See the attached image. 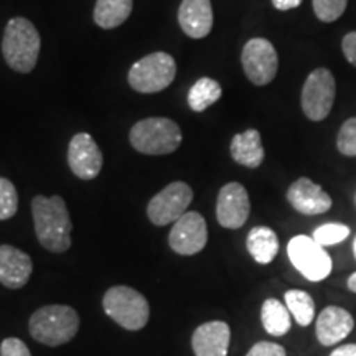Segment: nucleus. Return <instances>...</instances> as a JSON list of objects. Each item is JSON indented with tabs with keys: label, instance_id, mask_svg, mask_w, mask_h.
Listing matches in <instances>:
<instances>
[{
	"label": "nucleus",
	"instance_id": "c85d7f7f",
	"mask_svg": "<svg viewBox=\"0 0 356 356\" xmlns=\"http://www.w3.org/2000/svg\"><path fill=\"white\" fill-rule=\"evenodd\" d=\"M0 356H32V353L19 338H6L0 345Z\"/></svg>",
	"mask_w": 356,
	"mask_h": 356
},
{
	"label": "nucleus",
	"instance_id": "f704fd0d",
	"mask_svg": "<svg viewBox=\"0 0 356 356\" xmlns=\"http://www.w3.org/2000/svg\"><path fill=\"white\" fill-rule=\"evenodd\" d=\"M353 252H355V259H356V238H355V241H353Z\"/></svg>",
	"mask_w": 356,
	"mask_h": 356
},
{
	"label": "nucleus",
	"instance_id": "393cba45",
	"mask_svg": "<svg viewBox=\"0 0 356 356\" xmlns=\"http://www.w3.org/2000/svg\"><path fill=\"white\" fill-rule=\"evenodd\" d=\"M350 233L351 231L348 226L341 225V222H325V225L318 226V228L314 231L312 238H314L320 246L327 248L343 243L350 236Z\"/></svg>",
	"mask_w": 356,
	"mask_h": 356
},
{
	"label": "nucleus",
	"instance_id": "1a4fd4ad",
	"mask_svg": "<svg viewBox=\"0 0 356 356\" xmlns=\"http://www.w3.org/2000/svg\"><path fill=\"white\" fill-rule=\"evenodd\" d=\"M241 63L248 79L256 86L269 84L279 70L277 51L266 38H251L244 44Z\"/></svg>",
	"mask_w": 356,
	"mask_h": 356
},
{
	"label": "nucleus",
	"instance_id": "412c9836",
	"mask_svg": "<svg viewBox=\"0 0 356 356\" xmlns=\"http://www.w3.org/2000/svg\"><path fill=\"white\" fill-rule=\"evenodd\" d=\"M261 322L273 337H284L292 327V315L287 305L277 299H267L261 307Z\"/></svg>",
	"mask_w": 356,
	"mask_h": 356
},
{
	"label": "nucleus",
	"instance_id": "473e14b6",
	"mask_svg": "<svg viewBox=\"0 0 356 356\" xmlns=\"http://www.w3.org/2000/svg\"><path fill=\"white\" fill-rule=\"evenodd\" d=\"M330 356H356V343L338 346L330 353Z\"/></svg>",
	"mask_w": 356,
	"mask_h": 356
},
{
	"label": "nucleus",
	"instance_id": "39448f33",
	"mask_svg": "<svg viewBox=\"0 0 356 356\" xmlns=\"http://www.w3.org/2000/svg\"><path fill=\"white\" fill-rule=\"evenodd\" d=\"M102 307H104L106 314L126 330H140L149 322V302L140 292L132 287H111L102 299Z\"/></svg>",
	"mask_w": 356,
	"mask_h": 356
},
{
	"label": "nucleus",
	"instance_id": "6ab92c4d",
	"mask_svg": "<svg viewBox=\"0 0 356 356\" xmlns=\"http://www.w3.org/2000/svg\"><path fill=\"white\" fill-rule=\"evenodd\" d=\"M231 157L239 165L248 168H257L264 162V147H262L261 134L256 129H248L241 134H236L229 145Z\"/></svg>",
	"mask_w": 356,
	"mask_h": 356
},
{
	"label": "nucleus",
	"instance_id": "f3484780",
	"mask_svg": "<svg viewBox=\"0 0 356 356\" xmlns=\"http://www.w3.org/2000/svg\"><path fill=\"white\" fill-rule=\"evenodd\" d=\"M229 341V325L221 320L200 325L191 337V346L197 356H228Z\"/></svg>",
	"mask_w": 356,
	"mask_h": 356
},
{
	"label": "nucleus",
	"instance_id": "4be33fe9",
	"mask_svg": "<svg viewBox=\"0 0 356 356\" xmlns=\"http://www.w3.org/2000/svg\"><path fill=\"white\" fill-rule=\"evenodd\" d=\"M132 12V0H97L95 7V22L104 30L118 29Z\"/></svg>",
	"mask_w": 356,
	"mask_h": 356
},
{
	"label": "nucleus",
	"instance_id": "b1692460",
	"mask_svg": "<svg viewBox=\"0 0 356 356\" xmlns=\"http://www.w3.org/2000/svg\"><path fill=\"white\" fill-rule=\"evenodd\" d=\"M284 302H286L289 312L300 327H309L315 318V302L310 293L299 289H291L284 293Z\"/></svg>",
	"mask_w": 356,
	"mask_h": 356
},
{
	"label": "nucleus",
	"instance_id": "c756f323",
	"mask_svg": "<svg viewBox=\"0 0 356 356\" xmlns=\"http://www.w3.org/2000/svg\"><path fill=\"white\" fill-rule=\"evenodd\" d=\"M246 356H287L284 346L273 341H257L251 350L248 351Z\"/></svg>",
	"mask_w": 356,
	"mask_h": 356
},
{
	"label": "nucleus",
	"instance_id": "a878e982",
	"mask_svg": "<svg viewBox=\"0 0 356 356\" xmlns=\"http://www.w3.org/2000/svg\"><path fill=\"white\" fill-rule=\"evenodd\" d=\"M19 210V193L10 180L0 177V221L10 220Z\"/></svg>",
	"mask_w": 356,
	"mask_h": 356
},
{
	"label": "nucleus",
	"instance_id": "a211bd4d",
	"mask_svg": "<svg viewBox=\"0 0 356 356\" xmlns=\"http://www.w3.org/2000/svg\"><path fill=\"white\" fill-rule=\"evenodd\" d=\"M178 24L190 38L202 40L208 37L213 29L211 0H181Z\"/></svg>",
	"mask_w": 356,
	"mask_h": 356
},
{
	"label": "nucleus",
	"instance_id": "4468645a",
	"mask_svg": "<svg viewBox=\"0 0 356 356\" xmlns=\"http://www.w3.org/2000/svg\"><path fill=\"white\" fill-rule=\"evenodd\" d=\"M287 202L296 211L307 216L323 215L332 208V197L310 178H297L287 190Z\"/></svg>",
	"mask_w": 356,
	"mask_h": 356
},
{
	"label": "nucleus",
	"instance_id": "2f4dec72",
	"mask_svg": "<svg viewBox=\"0 0 356 356\" xmlns=\"http://www.w3.org/2000/svg\"><path fill=\"white\" fill-rule=\"evenodd\" d=\"M302 3V0H273V6L280 12L292 10V8H297Z\"/></svg>",
	"mask_w": 356,
	"mask_h": 356
},
{
	"label": "nucleus",
	"instance_id": "dca6fc26",
	"mask_svg": "<svg viewBox=\"0 0 356 356\" xmlns=\"http://www.w3.org/2000/svg\"><path fill=\"white\" fill-rule=\"evenodd\" d=\"M33 262L26 252L3 244L0 246V284L7 289H22L29 282Z\"/></svg>",
	"mask_w": 356,
	"mask_h": 356
},
{
	"label": "nucleus",
	"instance_id": "7c9ffc66",
	"mask_svg": "<svg viewBox=\"0 0 356 356\" xmlns=\"http://www.w3.org/2000/svg\"><path fill=\"white\" fill-rule=\"evenodd\" d=\"M341 50L350 65H353L356 68V32H350L343 37L341 42Z\"/></svg>",
	"mask_w": 356,
	"mask_h": 356
},
{
	"label": "nucleus",
	"instance_id": "f03ea898",
	"mask_svg": "<svg viewBox=\"0 0 356 356\" xmlns=\"http://www.w3.org/2000/svg\"><path fill=\"white\" fill-rule=\"evenodd\" d=\"M40 47L38 30L30 20L15 17L8 22L3 32L2 53L7 65L19 73H30L37 65Z\"/></svg>",
	"mask_w": 356,
	"mask_h": 356
},
{
	"label": "nucleus",
	"instance_id": "0eeeda50",
	"mask_svg": "<svg viewBox=\"0 0 356 356\" xmlns=\"http://www.w3.org/2000/svg\"><path fill=\"white\" fill-rule=\"evenodd\" d=\"M287 256L292 266L310 282H322L332 274V256L312 236H293L287 244Z\"/></svg>",
	"mask_w": 356,
	"mask_h": 356
},
{
	"label": "nucleus",
	"instance_id": "cd10ccee",
	"mask_svg": "<svg viewBox=\"0 0 356 356\" xmlns=\"http://www.w3.org/2000/svg\"><path fill=\"white\" fill-rule=\"evenodd\" d=\"M338 152L345 157H356V118H350L337 137Z\"/></svg>",
	"mask_w": 356,
	"mask_h": 356
},
{
	"label": "nucleus",
	"instance_id": "2eb2a0df",
	"mask_svg": "<svg viewBox=\"0 0 356 356\" xmlns=\"http://www.w3.org/2000/svg\"><path fill=\"white\" fill-rule=\"evenodd\" d=\"M355 328L353 315L346 309L337 305H328L320 312L315 323V332L320 345L333 346L340 343L350 335L351 330Z\"/></svg>",
	"mask_w": 356,
	"mask_h": 356
},
{
	"label": "nucleus",
	"instance_id": "20e7f679",
	"mask_svg": "<svg viewBox=\"0 0 356 356\" xmlns=\"http://www.w3.org/2000/svg\"><path fill=\"white\" fill-rule=\"evenodd\" d=\"M181 131L177 122L167 118H149L131 129L129 140L137 152L145 155H167L181 144Z\"/></svg>",
	"mask_w": 356,
	"mask_h": 356
},
{
	"label": "nucleus",
	"instance_id": "bb28decb",
	"mask_svg": "<svg viewBox=\"0 0 356 356\" xmlns=\"http://www.w3.org/2000/svg\"><path fill=\"white\" fill-rule=\"evenodd\" d=\"M346 6H348V0H312L315 15L325 24H332L340 19L346 10Z\"/></svg>",
	"mask_w": 356,
	"mask_h": 356
},
{
	"label": "nucleus",
	"instance_id": "6e6552de",
	"mask_svg": "<svg viewBox=\"0 0 356 356\" xmlns=\"http://www.w3.org/2000/svg\"><path fill=\"white\" fill-rule=\"evenodd\" d=\"M337 96V83L333 73L327 68H317L307 76L302 88L300 104L307 119L314 122L328 118Z\"/></svg>",
	"mask_w": 356,
	"mask_h": 356
},
{
	"label": "nucleus",
	"instance_id": "c9c22d12",
	"mask_svg": "<svg viewBox=\"0 0 356 356\" xmlns=\"http://www.w3.org/2000/svg\"><path fill=\"white\" fill-rule=\"evenodd\" d=\"M355 203H356V195H355Z\"/></svg>",
	"mask_w": 356,
	"mask_h": 356
},
{
	"label": "nucleus",
	"instance_id": "ddd939ff",
	"mask_svg": "<svg viewBox=\"0 0 356 356\" xmlns=\"http://www.w3.org/2000/svg\"><path fill=\"white\" fill-rule=\"evenodd\" d=\"M68 165L81 180H92L102 168V154L96 140L86 132L73 137L68 147Z\"/></svg>",
	"mask_w": 356,
	"mask_h": 356
},
{
	"label": "nucleus",
	"instance_id": "f8f14e48",
	"mask_svg": "<svg viewBox=\"0 0 356 356\" xmlns=\"http://www.w3.org/2000/svg\"><path fill=\"white\" fill-rule=\"evenodd\" d=\"M251 202L246 188L238 181L226 184L218 193L216 220L222 228L239 229L248 221Z\"/></svg>",
	"mask_w": 356,
	"mask_h": 356
},
{
	"label": "nucleus",
	"instance_id": "9d476101",
	"mask_svg": "<svg viewBox=\"0 0 356 356\" xmlns=\"http://www.w3.org/2000/svg\"><path fill=\"white\" fill-rule=\"evenodd\" d=\"M191 200H193V190L190 188V185H186L185 181H173L150 200L147 216L157 226L170 225L185 215Z\"/></svg>",
	"mask_w": 356,
	"mask_h": 356
},
{
	"label": "nucleus",
	"instance_id": "72a5a7b5",
	"mask_svg": "<svg viewBox=\"0 0 356 356\" xmlns=\"http://www.w3.org/2000/svg\"><path fill=\"white\" fill-rule=\"evenodd\" d=\"M346 287H348V291L356 293V273L351 274L348 280H346Z\"/></svg>",
	"mask_w": 356,
	"mask_h": 356
},
{
	"label": "nucleus",
	"instance_id": "423d86ee",
	"mask_svg": "<svg viewBox=\"0 0 356 356\" xmlns=\"http://www.w3.org/2000/svg\"><path fill=\"white\" fill-rule=\"evenodd\" d=\"M177 63L172 55L163 51L150 53L136 61L129 71L127 81L137 92L152 95L168 88L175 79Z\"/></svg>",
	"mask_w": 356,
	"mask_h": 356
},
{
	"label": "nucleus",
	"instance_id": "7ed1b4c3",
	"mask_svg": "<svg viewBox=\"0 0 356 356\" xmlns=\"http://www.w3.org/2000/svg\"><path fill=\"white\" fill-rule=\"evenodd\" d=\"M30 335L38 343L47 346H60L76 337L79 328V315L73 307L47 305L38 309L30 317Z\"/></svg>",
	"mask_w": 356,
	"mask_h": 356
},
{
	"label": "nucleus",
	"instance_id": "aec40b11",
	"mask_svg": "<svg viewBox=\"0 0 356 356\" xmlns=\"http://www.w3.org/2000/svg\"><path fill=\"white\" fill-rule=\"evenodd\" d=\"M246 246L252 259L259 264H269L279 252V238L274 229L267 226H256L249 231Z\"/></svg>",
	"mask_w": 356,
	"mask_h": 356
},
{
	"label": "nucleus",
	"instance_id": "f257e3e1",
	"mask_svg": "<svg viewBox=\"0 0 356 356\" xmlns=\"http://www.w3.org/2000/svg\"><path fill=\"white\" fill-rule=\"evenodd\" d=\"M35 233L40 244L51 252H65L71 248V222L68 207L61 197L37 195L32 200Z\"/></svg>",
	"mask_w": 356,
	"mask_h": 356
},
{
	"label": "nucleus",
	"instance_id": "5701e85b",
	"mask_svg": "<svg viewBox=\"0 0 356 356\" xmlns=\"http://www.w3.org/2000/svg\"><path fill=\"white\" fill-rule=\"evenodd\" d=\"M222 89L220 83L211 78H200L188 91V106L195 113H203L220 99Z\"/></svg>",
	"mask_w": 356,
	"mask_h": 356
},
{
	"label": "nucleus",
	"instance_id": "9b49d317",
	"mask_svg": "<svg viewBox=\"0 0 356 356\" xmlns=\"http://www.w3.org/2000/svg\"><path fill=\"white\" fill-rule=\"evenodd\" d=\"M208 243V226L204 218L197 211H186L175 221L168 234V244L177 254L193 256L203 251Z\"/></svg>",
	"mask_w": 356,
	"mask_h": 356
}]
</instances>
